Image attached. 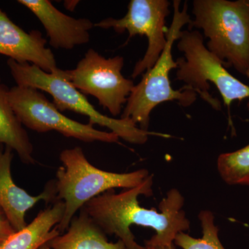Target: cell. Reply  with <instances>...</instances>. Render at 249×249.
<instances>
[{"mask_svg": "<svg viewBox=\"0 0 249 249\" xmlns=\"http://www.w3.org/2000/svg\"><path fill=\"white\" fill-rule=\"evenodd\" d=\"M153 176L148 177L140 185L116 193L110 190L86 203L82 211L108 235L119 237L126 249H146L139 245L131 231L130 226L152 228L156 231L145 243L151 245L174 244L178 233L190 230L191 223L183 210L184 198L178 189L170 190L160 203V212L142 207L139 196H150Z\"/></svg>", "mask_w": 249, "mask_h": 249, "instance_id": "cell-1", "label": "cell"}, {"mask_svg": "<svg viewBox=\"0 0 249 249\" xmlns=\"http://www.w3.org/2000/svg\"><path fill=\"white\" fill-rule=\"evenodd\" d=\"M62 165L55 181L56 201L65 204L62 220L57 226L60 234L67 230L77 211L88 201L115 188H134L150 175L145 169L127 173L106 171L91 164L80 147L66 149L60 154Z\"/></svg>", "mask_w": 249, "mask_h": 249, "instance_id": "cell-2", "label": "cell"}, {"mask_svg": "<svg viewBox=\"0 0 249 249\" xmlns=\"http://www.w3.org/2000/svg\"><path fill=\"white\" fill-rule=\"evenodd\" d=\"M191 29L204 31L207 49L244 76L249 68V0H195Z\"/></svg>", "mask_w": 249, "mask_h": 249, "instance_id": "cell-3", "label": "cell"}, {"mask_svg": "<svg viewBox=\"0 0 249 249\" xmlns=\"http://www.w3.org/2000/svg\"><path fill=\"white\" fill-rule=\"evenodd\" d=\"M173 4V21L167 30L165 48L155 65L143 73L139 84L134 85L121 114L122 119H130L142 130L148 131L150 114L159 105L177 101L183 107H188L196 98L194 90L184 87L175 90L170 83V72L178 68L173 56L174 44L179 38L183 26L191 22L186 2L182 10H180L179 0H174Z\"/></svg>", "mask_w": 249, "mask_h": 249, "instance_id": "cell-4", "label": "cell"}, {"mask_svg": "<svg viewBox=\"0 0 249 249\" xmlns=\"http://www.w3.org/2000/svg\"><path fill=\"white\" fill-rule=\"evenodd\" d=\"M7 65L17 86L36 88L49 93L60 111L70 110L88 116L89 124L107 127L125 142L142 145L150 135L168 137L165 134L142 130L130 119H116L101 114L67 80L64 70L58 69L48 73L32 64L19 63L11 59L7 60Z\"/></svg>", "mask_w": 249, "mask_h": 249, "instance_id": "cell-5", "label": "cell"}, {"mask_svg": "<svg viewBox=\"0 0 249 249\" xmlns=\"http://www.w3.org/2000/svg\"><path fill=\"white\" fill-rule=\"evenodd\" d=\"M178 47L184 56L177 59L176 79L194 90L213 108L219 110L221 103L209 93L210 83L222 96L224 104L230 107L234 101L249 98V85L229 73L223 62L204 45V37L197 31H181ZM249 111V101L247 103Z\"/></svg>", "mask_w": 249, "mask_h": 249, "instance_id": "cell-6", "label": "cell"}, {"mask_svg": "<svg viewBox=\"0 0 249 249\" xmlns=\"http://www.w3.org/2000/svg\"><path fill=\"white\" fill-rule=\"evenodd\" d=\"M10 104L21 124L37 132L55 131L66 137L91 142H117L119 137L111 132H103L92 124L73 120L62 114L56 106L39 89L15 86L9 92Z\"/></svg>", "mask_w": 249, "mask_h": 249, "instance_id": "cell-7", "label": "cell"}, {"mask_svg": "<svg viewBox=\"0 0 249 249\" xmlns=\"http://www.w3.org/2000/svg\"><path fill=\"white\" fill-rule=\"evenodd\" d=\"M124 58H106L89 49L76 68L64 70L65 76L83 94H89L113 116H118L134 87L132 80L122 74Z\"/></svg>", "mask_w": 249, "mask_h": 249, "instance_id": "cell-8", "label": "cell"}, {"mask_svg": "<svg viewBox=\"0 0 249 249\" xmlns=\"http://www.w3.org/2000/svg\"><path fill=\"white\" fill-rule=\"evenodd\" d=\"M167 0H131L127 14L120 19L107 18L94 24L102 29L112 28L116 33L127 31L129 37L145 36L148 46L143 58L134 67L132 76H140L155 65L167 42L165 18L170 14Z\"/></svg>", "mask_w": 249, "mask_h": 249, "instance_id": "cell-9", "label": "cell"}, {"mask_svg": "<svg viewBox=\"0 0 249 249\" xmlns=\"http://www.w3.org/2000/svg\"><path fill=\"white\" fill-rule=\"evenodd\" d=\"M47 43L40 31L26 32L0 9V54L19 63L28 62L52 73L58 68Z\"/></svg>", "mask_w": 249, "mask_h": 249, "instance_id": "cell-10", "label": "cell"}, {"mask_svg": "<svg viewBox=\"0 0 249 249\" xmlns=\"http://www.w3.org/2000/svg\"><path fill=\"white\" fill-rule=\"evenodd\" d=\"M40 21L55 49H71L90 40L89 31L94 24L85 18L76 19L64 14L49 0H18Z\"/></svg>", "mask_w": 249, "mask_h": 249, "instance_id": "cell-11", "label": "cell"}, {"mask_svg": "<svg viewBox=\"0 0 249 249\" xmlns=\"http://www.w3.org/2000/svg\"><path fill=\"white\" fill-rule=\"evenodd\" d=\"M14 150L8 147L0 149V207L4 211L15 231L27 227V211L40 201L55 202V181H49L38 196H33L18 186L11 175Z\"/></svg>", "mask_w": 249, "mask_h": 249, "instance_id": "cell-12", "label": "cell"}, {"mask_svg": "<svg viewBox=\"0 0 249 249\" xmlns=\"http://www.w3.org/2000/svg\"><path fill=\"white\" fill-rule=\"evenodd\" d=\"M65 204L57 200L41 211L22 230L16 231L0 249H39L60 235L57 226L63 217Z\"/></svg>", "mask_w": 249, "mask_h": 249, "instance_id": "cell-13", "label": "cell"}, {"mask_svg": "<svg viewBox=\"0 0 249 249\" xmlns=\"http://www.w3.org/2000/svg\"><path fill=\"white\" fill-rule=\"evenodd\" d=\"M52 249H126L121 240L108 241L106 234L84 211L80 210L67 230L49 242Z\"/></svg>", "mask_w": 249, "mask_h": 249, "instance_id": "cell-14", "label": "cell"}, {"mask_svg": "<svg viewBox=\"0 0 249 249\" xmlns=\"http://www.w3.org/2000/svg\"><path fill=\"white\" fill-rule=\"evenodd\" d=\"M9 90L0 78V146L12 149L25 164H34V147L10 104Z\"/></svg>", "mask_w": 249, "mask_h": 249, "instance_id": "cell-15", "label": "cell"}, {"mask_svg": "<svg viewBox=\"0 0 249 249\" xmlns=\"http://www.w3.org/2000/svg\"><path fill=\"white\" fill-rule=\"evenodd\" d=\"M217 167L221 178L228 185L249 186V144L236 151L221 154Z\"/></svg>", "mask_w": 249, "mask_h": 249, "instance_id": "cell-16", "label": "cell"}, {"mask_svg": "<svg viewBox=\"0 0 249 249\" xmlns=\"http://www.w3.org/2000/svg\"><path fill=\"white\" fill-rule=\"evenodd\" d=\"M198 217L202 228V237L196 238L186 232H179L174 240L175 245L182 249H226L219 240V229L214 224L213 213L204 210Z\"/></svg>", "mask_w": 249, "mask_h": 249, "instance_id": "cell-17", "label": "cell"}, {"mask_svg": "<svg viewBox=\"0 0 249 249\" xmlns=\"http://www.w3.org/2000/svg\"><path fill=\"white\" fill-rule=\"evenodd\" d=\"M16 232L4 211L0 207V248Z\"/></svg>", "mask_w": 249, "mask_h": 249, "instance_id": "cell-18", "label": "cell"}, {"mask_svg": "<svg viewBox=\"0 0 249 249\" xmlns=\"http://www.w3.org/2000/svg\"><path fill=\"white\" fill-rule=\"evenodd\" d=\"M144 247L146 249H175L174 244L170 245H151L145 243Z\"/></svg>", "mask_w": 249, "mask_h": 249, "instance_id": "cell-19", "label": "cell"}, {"mask_svg": "<svg viewBox=\"0 0 249 249\" xmlns=\"http://www.w3.org/2000/svg\"><path fill=\"white\" fill-rule=\"evenodd\" d=\"M70 3H69L68 1H65V6H68L69 5H70V6H69V7H67V9L70 10V11H73V10L75 9V7H76V6L77 4H78V1H70Z\"/></svg>", "mask_w": 249, "mask_h": 249, "instance_id": "cell-20", "label": "cell"}, {"mask_svg": "<svg viewBox=\"0 0 249 249\" xmlns=\"http://www.w3.org/2000/svg\"><path fill=\"white\" fill-rule=\"evenodd\" d=\"M39 249H52L49 247L48 244H46V245L42 246Z\"/></svg>", "mask_w": 249, "mask_h": 249, "instance_id": "cell-21", "label": "cell"}, {"mask_svg": "<svg viewBox=\"0 0 249 249\" xmlns=\"http://www.w3.org/2000/svg\"><path fill=\"white\" fill-rule=\"evenodd\" d=\"M246 76H247V78H248L249 79V68L248 71H247V73H246Z\"/></svg>", "mask_w": 249, "mask_h": 249, "instance_id": "cell-22", "label": "cell"}]
</instances>
